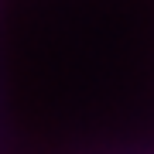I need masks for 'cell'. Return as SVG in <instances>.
<instances>
[]
</instances>
